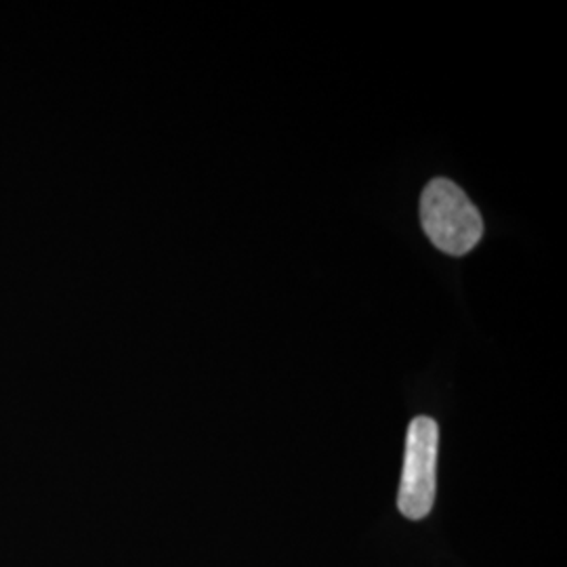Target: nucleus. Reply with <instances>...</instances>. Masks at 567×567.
Wrapping results in <instances>:
<instances>
[{
	"label": "nucleus",
	"mask_w": 567,
	"mask_h": 567,
	"mask_svg": "<svg viewBox=\"0 0 567 567\" xmlns=\"http://www.w3.org/2000/svg\"><path fill=\"white\" fill-rule=\"evenodd\" d=\"M437 423L429 416H416L405 435L404 471L398 494V507L405 519H425L433 508L437 489Z\"/></svg>",
	"instance_id": "2"
},
{
	"label": "nucleus",
	"mask_w": 567,
	"mask_h": 567,
	"mask_svg": "<svg viewBox=\"0 0 567 567\" xmlns=\"http://www.w3.org/2000/svg\"><path fill=\"white\" fill-rule=\"evenodd\" d=\"M421 224L429 240L442 252L463 257L484 234V221L475 204L450 179H433L421 196Z\"/></svg>",
	"instance_id": "1"
}]
</instances>
